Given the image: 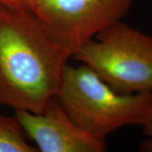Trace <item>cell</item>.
<instances>
[{
    "label": "cell",
    "mask_w": 152,
    "mask_h": 152,
    "mask_svg": "<svg viewBox=\"0 0 152 152\" xmlns=\"http://www.w3.org/2000/svg\"><path fill=\"white\" fill-rule=\"evenodd\" d=\"M134 0H31L27 10L71 55L100 31L122 21Z\"/></svg>",
    "instance_id": "cell-4"
},
{
    "label": "cell",
    "mask_w": 152,
    "mask_h": 152,
    "mask_svg": "<svg viewBox=\"0 0 152 152\" xmlns=\"http://www.w3.org/2000/svg\"><path fill=\"white\" fill-rule=\"evenodd\" d=\"M56 98L80 129L103 140L127 126L143 127L152 117V92H118L84 64L66 66Z\"/></svg>",
    "instance_id": "cell-2"
},
{
    "label": "cell",
    "mask_w": 152,
    "mask_h": 152,
    "mask_svg": "<svg viewBox=\"0 0 152 152\" xmlns=\"http://www.w3.org/2000/svg\"><path fill=\"white\" fill-rule=\"evenodd\" d=\"M31 0H0V5L16 10H27L28 4Z\"/></svg>",
    "instance_id": "cell-8"
},
{
    "label": "cell",
    "mask_w": 152,
    "mask_h": 152,
    "mask_svg": "<svg viewBox=\"0 0 152 152\" xmlns=\"http://www.w3.org/2000/svg\"><path fill=\"white\" fill-rule=\"evenodd\" d=\"M145 139L140 145V151L143 152H152V117L146 124L142 127Z\"/></svg>",
    "instance_id": "cell-7"
},
{
    "label": "cell",
    "mask_w": 152,
    "mask_h": 152,
    "mask_svg": "<svg viewBox=\"0 0 152 152\" xmlns=\"http://www.w3.org/2000/svg\"><path fill=\"white\" fill-rule=\"evenodd\" d=\"M72 58L118 92H152V36L123 20L96 34Z\"/></svg>",
    "instance_id": "cell-3"
},
{
    "label": "cell",
    "mask_w": 152,
    "mask_h": 152,
    "mask_svg": "<svg viewBox=\"0 0 152 152\" xmlns=\"http://www.w3.org/2000/svg\"><path fill=\"white\" fill-rule=\"evenodd\" d=\"M0 152H38L15 116L0 113Z\"/></svg>",
    "instance_id": "cell-6"
},
{
    "label": "cell",
    "mask_w": 152,
    "mask_h": 152,
    "mask_svg": "<svg viewBox=\"0 0 152 152\" xmlns=\"http://www.w3.org/2000/svg\"><path fill=\"white\" fill-rule=\"evenodd\" d=\"M70 58L32 12L0 5V106L42 112Z\"/></svg>",
    "instance_id": "cell-1"
},
{
    "label": "cell",
    "mask_w": 152,
    "mask_h": 152,
    "mask_svg": "<svg viewBox=\"0 0 152 152\" xmlns=\"http://www.w3.org/2000/svg\"><path fill=\"white\" fill-rule=\"evenodd\" d=\"M15 118L41 152H104L106 140L96 138L71 119L55 97L40 113L15 111Z\"/></svg>",
    "instance_id": "cell-5"
}]
</instances>
